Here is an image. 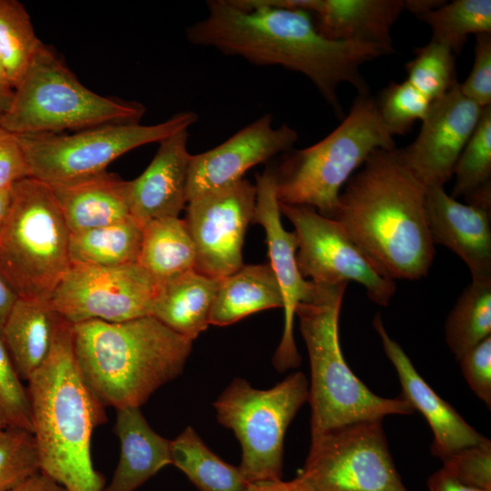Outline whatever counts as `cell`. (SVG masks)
<instances>
[{"label":"cell","mask_w":491,"mask_h":491,"mask_svg":"<svg viewBox=\"0 0 491 491\" xmlns=\"http://www.w3.org/2000/svg\"><path fill=\"white\" fill-rule=\"evenodd\" d=\"M206 5V15L186 29L190 43L304 75L340 118L339 85L348 83L358 94H368L361 66L394 53L379 45L329 39L308 12L268 0H210Z\"/></svg>","instance_id":"6da1fadb"},{"label":"cell","mask_w":491,"mask_h":491,"mask_svg":"<svg viewBox=\"0 0 491 491\" xmlns=\"http://www.w3.org/2000/svg\"><path fill=\"white\" fill-rule=\"evenodd\" d=\"M396 149L369 155L345 185L332 218L389 277L418 280L427 276L435 256L426 188Z\"/></svg>","instance_id":"7a4b0ae2"},{"label":"cell","mask_w":491,"mask_h":491,"mask_svg":"<svg viewBox=\"0 0 491 491\" xmlns=\"http://www.w3.org/2000/svg\"><path fill=\"white\" fill-rule=\"evenodd\" d=\"M27 384L40 472L67 491H104L91 439L94 429L106 422L105 406L80 374L73 325L60 316L50 353Z\"/></svg>","instance_id":"3957f363"},{"label":"cell","mask_w":491,"mask_h":491,"mask_svg":"<svg viewBox=\"0 0 491 491\" xmlns=\"http://www.w3.org/2000/svg\"><path fill=\"white\" fill-rule=\"evenodd\" d=\"M80 374L96 399L115 409L140 407L183 371L192 341L155 317L73 325Z\"/></svg>","instance_id":"277c9868"},{"label":"cell","mask_w":491,"mask_h":491,"mask_svg":"<svg viewBox=\"0 0 491 491\" xmlns=\"http://www.w3.org/2000/svg\"><path fill=\"white\" fill-rule=\"evenodd\" d=\"M347 285L314 283L309 297L296 308L310 362L311 438L351 423L415 412L401 396L385 398L373 393L346 364L338 319Z\"/></svg>","instance_id":"5b68a950"},{"label":"cell","mask_w":491,"mask_h":491,"mask_svg":"<svg viewBox=\"0 0 491 491\" xmlns=\"http://www.w3.org/2000/svg\"><path fill=\"white\" fill-rule=\"evenodd\" d=\"M377 149L396 144L383 124L376 100L358 94L349 114L324 139L286 152L274 170L279 203L307 205L332 218L342 187Z\"/></svg>","instance_id":"8992f818"},{"label":"cell","mask_w":491,"mask_h":491,"mask_svg":"<svg viewBox=\"0 0 491 491\" xmlns=\"http://www.w3.org/2000/svg\"><path fill=\"white\" fill-rule=\"evenodd\" d=\"M145 107L135 101L100 95L85 87L41 42L13 91L0 125L15 135L60 134L119 123H139Z\"/></svg>","instance_id":"52a82bcc"},{"label":"cell","mask_w":491,"mask_h":491,"mask_svg":"<svg viewBox=\"0 0 491 491\" xmlns=\"http://www.w3.org/2000/svg\"><path fill=\"white\" fill-rule=\"evenodd\" d=\"M69 238L52 187L34 177L15 183L0 229V275L18 297L49 301L70 266Z\"/></svg>","instance_id":"ba28073f"},{"label":"cell","mask_w":491,"mask_h":491,"mask_svg":"<svg viewBox=\"0 0 491 491\" xmlns=\"http://www.w3.org/2000/svg\"><path fill=\"white\" fill-rule=\"evenodd\" d=\"M308 396L306 376L294 372L269 389L235 377L214 402L217 421L240 442L248 483L282 479L285 434Z\"/></svg>","instance_id":"9c48e42d"},{"label":"cell","mask_w":491,"mask_h":491,"mask_svg":"<svg viewBox=\"0 0 491 491\" xmlns=\"http://www.w3.org/2000/svg\"><path fill=\"white\" fill-rule=\"evenodd\" d=\"M197 120L192 111L180 112L155 125L108 124L72 135H16L31 177L49 185L78 181L104 171L122 155L188 129Z\"/></svg>","instance_id":"30bf717a"},{"label":"cell","mask_w":491,"mask_h":491,"mask_svg":"<svg viewBox=\"0 0 491 491\" xmlns=\"http://www.w3.org/2000/svg\"><path fill=\"white\" fill-rule=\"evenodd\" d=\"M383 419L351 423L315 438L296 491H408L396 467Z\"/></svg>","instance_id":"8fae6325"},{"label":"cell","mask_w":491,"mask_h":491,"mask_svg":"<svg viewBox=\"0 0 491 491\" xmlns=\"http://www.w3.org/2000/svg\"><path fill=\"white\" fill-rule=\"evenodd\" d=\"M281 215L294 225L296 262L301 275L314 283L356 282L368 298L386 306L396 284L373 261L333 218L307 205L279 203Z\"/></svg>","instance_id":"7c38bea8"},{"label":"cell","mask_w":491,"mask_h":491,"mask_svg":"<svg viewBox=\"0 0 491 491\" xmlns=\"http://www.w3.org/2000/svg\"><path fill=\"white\" fill-rule=\"evenodd\" d=\"M160 283L139 263L117 266L71 264L49 300L72 325L118 323L152 316Z\"/></svg>","instance_id":"4fadbf2b"},{"label":"cell","mask_w":491,"mask_h":491,"mask_svg":"<svg viewBox=\"0 0 491 491\" xmlns=\"http://www.w3.org/2000/svg\"><path fill=\"white\" fill-rule=\"evenodd\" d=\"M256 199V185L243 178L187 202L184 220L195 249V271L221 280L243 266L242 247Z\"/></svg>","instance_id":"5bb4252c"},{"label":"cell","mask_w":491,"mask_h":491,"mask_svg":"<svg viewBox=\"0 0 491 491\" xmlns=\"http://www.w3.org/2000/svg\"><path fill=\"white\" fill-rule=\"evenodd\" d=\"M482 110L460 92L457 82L432 102L414 142L396 149L399 161L426 188L444 186L453 176Z\"/></svg>","instance_id":"9a60e30c"},{"label":"cell","mask_w":491,"mask_h":491,"mask_svg":"<svg viewBox=\"0 0 491 491\" xmlns=\"http://www.w3.org/2000/svg\"><path fill=\"white\" fill-rule=\"evenodd\" d=\"M256 187L253 222L265 229L269 265L282 293L285 314L283 335L273 364L278 371H285L297 367L301 361L293 335L294 317L297 305L309 297L314 283L306 280L299 271L296 233L286 231L281 223L274 170L268 168L257 175Z\"/></svg>","instance_id":"2e32d148"},{"label":"cell","mask_w":491,"mask_h":491,"mask_svg":"<svg viewBox=\"0 0 491 491\" xmlns=\"http://www.w3.org/2000/svg\"><path fill=\"white\" fill-rule=\"evenodd\" d=\"M297 140L295 129L273 127L272 115L265 114L219 145L191 155L186 201L242 180L251 167L290 151Z\"/></svg>","instance_id":"e0dca14e"},{"label":"cell","mask_w":491,"mask_h":491,"mask_svg":"<svg viewBox=\"0 0 491 491\" xmlns=\"http://www.w3.org/2000/svg\"><path fill=\"white\" fill-rule=\"evenodd\" d=\"M372 324L386 356L396 371L402 389L401 397L415 411L421 413L433 431L431 453L442 461L461 448L482 442L486 436L471 426L419 375L402 346L388 335L380 313L374 316Z\"/></svg>","instance_id":"ac0fdd59"},{"label":"cell","mask_w":491,"mask_h":491,"mask_svg":"<svg viewBox=\"0 0 491 491\" xmlns=\"http://www.w3.org/2000/svg\"><path fill=\"white\" fill-rule=\"evenodd\" d=\"M426 211L434 245L457 255L472 281L491 280V211L457 201L444 186L426 188Z\"/></svg>","instance_id":"d6986e66"},{"label":"cell","mask_w":491,"mask_h":491,"mask_svg":"<svg viewBox=\"0 0 491 491\" xmlns=\"http://www.w3.org/2000/svg\"><path fill=\"white\" fill-rule=\"evenodd\" d=\"M188 129L159 142L145 170L129 181L130 214L143 227L150 221L178 217L186 201V182L191 154Z\"/></svg>","instance_id":"ffe728a7"},{"label":"cell","mask_w":491,"mask_h":491,"mask_svg":"<svg viewBox=\"0 0 491 491\" xmlns=\"http://www.w3.org/2000/svg\"><path fill=\"white\" fill-rule=\"evenodd\" d=\"M280 5L308 12L318 32L329 39L391 50V28L405 11L403 0H280Z\"/></svg>","instance_id":"44dd1931"},{"label":"cell","mask_w":491,"mask_h":491,"mask_svg":"<svg viewBox=\"0 0 491 491\" xmlns=\"http://www.w3.org/2000/svg\"><path fill=\"white\" fill-rule=\"evenodd\" d=\"M70 233L109 225L131 216L129 181L104 171L50 185Z\"/></svg>","instance_id":"7402d4cb"},{"label":"cell","mask_w":491,"mask_h":491,"mask_svg":"<svg viewBox=\"0 0 491 491\" xmlns=\"http://www.w3.org/2000/svg\"><path fill=\"white\" fill-rule=\"evenodd\" d=\"M115 432L120 456L104 491H135L163 467L171 465L170 441L149 426L140 407L116 409Z\"/></svg>","instance_id":"603a6c76"},{"label":"cell","mask_w":491,"mask_h":491,"mask_svg":"<svg viewBox=\"0 0 491 491\" xmlns=\"http://www.w3.org/2000/svg\"><path fill=\"white\" fill-rule=\"evenodd\" d=\"M58 318L49 301L18 297L14 305L0 338L22 381H27L47 358Z\"/></svg>","instance_id":"cb8c5ba5"},{"label":"cell","mask_w":491,"mask_h":491,"mask_svg":"<svg viewBox=\"0 0 491 491\" xmlns=\"http://www.w3.org/2000/svg\"><path fill=\"white\" fill-rule=\"evenodd\" d=\"M215 280L195 270L160 283L152 316L193 341L209 324L218 287Z\"/></svg>","instance_id":"d4e9b609"},{"label":"cell","mask_w":491,"mask_h":491,"mask_svg":"<svg viewBox=\"0 0 491 491\" xmlns=\"http://www.w3.org/2000/svg\"><path fill=\"white\" fill-rule=\"evenodd\" d=\"M276 307H283V296L270 265H243L219 280L209 324L225 326Z\"/></svg>","instance_id":"484cf974"},{"label":"cell","mask_w":491,"mask_h":491,"mask_svg":"<svg viewBox=\"0 0 491 491\" xmlns=\"http://www.w3.org/2000/svg\"><path fill=\"white\" fill-rule=\"evenodd\" d=\"M142 232L138 263L159 283L194 270L195 249L184 219L153 220Z\"/></svg>","instance_id":"4316f807"},{"label":"cell","mask_w":491,"mask_h":491,"mask_svg":"<svg viewBox=\"0 0 491 491\" xmlns=\"http://www.w3.org/2000/svg\"><path fill=\"white\" fill-rule=\"evenodd\" d=\"M142 235V226L132 216L109 225L70 233V265L117 266L138 263Z\"/></svg>","instance_id":"83f0119b"},{"label":"cell","mask_w":491,"mask_h":491,"mask_svg":"<svg viewBox=\"0 0 491 491\" xmlns=\"http://www.w3.org/2000/svg\"><path fill=\"white\" fill-rule=\"evenodd\" d=\"M170 455L171 465L199 491H246L250 485L239 466L213 453L191 426L170 441Z\"/></svg>","instance_id":"f1b7e54d"},{"label":"cell","mask_w":491,"mask_h":491,"mask_svg":"<svg viewBox=\"0 0 491 491\" xmlns=\"http://www.w3.org/2000/svg\"><path fill=\"white\" fill-rule=\"evenodd\" d=\"M453 175V198L491 211V105L483 108Z\"/></svg>","instance_id":"f546056e"},{"label":"cell","mask_w":491,"mask_h":491,"mask_svg":"<svg viewBox=\"0 0 491 491\" xmlns=\"http://www.w3.org/2000/svg\"><path fill=\"white\" fill-rule=\"evenodd\" d=\"M41 44L25 7L0 0V87L13 92Z\"/></svg>","instance_id":"4dcf8cb0"},{"label":"cell","mask_w":491,"mask_h":491,"mask_svg":"<svg viewBox=\"0 0 491 491\" xmlns=\"http://www.w3.org/2000/svg\"><path fill=\"white\" fill-rule=\"evenodd\" d=\"M488 336H491V280L471 281L446 317V341L458 361Z\"/></svg>","instance_id":"1f68e13d"},{"label":"cell","mask_w":491,"mask_h":491,"mask_svg":"<svg viewBox=\"0 0 491 491\" xmlns=\"http://www.w3.org/2000/svg\"><path fill=\"white\" fill-rule=\"evenodd\" d=\"M432 32V41L459 55L471 35L491 33L490 0H454L419 16Z\"/></svg>","instance_id":"d6a6232c"},{"label":"cell","mask_w":491,"mask_h":491,"mask_svg":"<svg viewBox=\"0 0 491 491\" xmlns=\"http://www.w3.org/2000/svg\"><path fill=\"white\" fill-rule=\"evenodd\" d=\"M405 68L406 80L432 102L457 83L456 55L447 46L432 40L415 49V57Z\"/></svg>","instance_id":"836d02e7"},{"label":"cell","mask_w":491,"mask_h":491,"mask_svg":"<svg viewBox=\"0 0 491 491\" xmlns=\"http://www.w3.org/2000/svg\"><path fill=\"white\" fill-rule=\"evenodd\" d=\"M40 472L31 431L6 426L0 432V491H10Z\"/></svg>","instance_id":"e575fe53"},{"label":"cell","mask_w":491,"mask_h":491,"mask_svg":"<svg viewBox=\"0 0 491 491\" xmlns=\"http://www.w3.org/2000/svg\"><path fill=\"white\" fill-rule=\"evenodd\" d=\"M376 104L383 124L394 136L406 135L416 121H424L432 101L405 80L391 83L381 92Z\"/></svg>","instance_id":"d590c367"},{"label":"cell","mask_w":491,"mask_h":491,"mask_svg":"<svg viewBox=\"0 0 491 491\" xmlns=\"http://www.w3.org/2000/svg\"><path fill=\"white\" fill-rule=\"evenodd\" d=\"M0 422L5 426L33 431L27 388L23 385L1 338Z\"/></svg>","instance_id":"8d00e7d4"},{"label":"cell","mask_w":491,"mask_h":491,"mask_svg":"<svg viewBox=\"0 0 491 491\" xmlns=\"http://www.w3.org/2000/svg\"><path fill=\"white\" fill-rule=\"evenodd\" d=\"M442 468L459 482L476 488L491 490V442L466 446L442 460Z\"/></svg>","instance_id":"74e56055"},{"label":"cell","mask_w":491,"mask_h":491,"mask_svg":"<svg viewBox=\"0 0 491 491\" xmlns=\"http://www.w3.org/2000/svg\"><path fill=\"white\" fill-rule=\"evenodd\" d=\"M459 90L481 108L491 105V33L476 35L474 64Z\"/></svg>","instance_id":"f35d334b"},{"label":"cell","mask_w":491,"mask_h":491,"mask_svg":"<svg viewBox=\"0 0 491 491\" xmlns=\"http://www.w3.org/2000/svg\"><path fill=\"white\" fill-rule=\"evenodd\" d=\"M461 372L475 395L491 406V336L465 353L458 360Z\"/></svg>","instance_id":"ab89813d"},{"label":"cell","mask_w":491,"mask_h":491,"mask_svg":"<svg viewBox=\"0 0 491 491\" xmlns=\"http://www.w3.org/2000/svg\"><path fill=\"white\" fill-rule=\"evenodd\" d=\"M27 177L30 169L17 135L0 125V190Z\"/></svg>","instance_id":"60d3db41"},{"label":"cell","mask_w":491,"mask_h":491,"mask_svg":"<svg viewBox=\"0 0 491 491\" xmlns=\"http://www.w3.org/2000/svg\"><path fill=\"white\" fill-rule=\"evenodd\" d=\"M427 491H491L466 486L442 467L434 472L427 479Z\"/></svg>","instance_id":"b9f144b4"},{"label":"cell","mask_w":491,"mask_h":491,"mask_svg":"<svg viewBox=\"0 0 491 491\" xmlns=\"http://www.w3.org/2000/svg\"><path fill=\"white\" fill-rule=\"evenodd\" d=\"M10 491H67L63 486L42 472L33 476Z\"/></svg>","instance_id":"7bdbcfd3"},{"label":"cell","mask_w":491,"mask_h":491,"mask_svg":"<svg viewBox=\"0 0 491 491\" xmlns=\"http://www.w3.org/2000/svg\"><path fill=\"white\" fill-rule=\"evenodd\" d=\"M18 296L0 275V336Z\"/></svg>","instance_id":"ee69618b"},{"label":"cell","mask_w":491,"mask_h":491,"mask_svg":"<svg viewBox=\"0 0 491 491\" xmlns=\"http://www.w3.org/2000/svg\"><path fill=\"white\" fill-rule=\"evenodd\" d=\"M445 2L446 1L438 0H406L404 1V4L405 10L419 16L428 11L437 8Z\"/></svg>","instance_id":"f6af8a7d"},{"label":"cell","mask_w":491,"mask_h":491,"mask_svg":"<svg viewBox=\"0 0 491 491\" xmlns=\"http://www.w3.org/2000/svg\"><path fill=\"white\" fill-rule=\"evenodd\" d=\"M246 491H296L290 481H263L252 483Z\"/></svg>","instance_id":"bcb514c9"},{"label":"cell","mask_w":491,"mask_h":491,"mask_svg":"<svg viewBox=\"0 0 491 491\" xmlns=\"http://www.w3.org/2000/svg\"><path fill=\"white\" fill-rule=\"evenodd\" d=\"M12 203V187L0 190V229L5 224Z\"/></svg>","instance_id":"7dc6e473"},{"label":"cell","mask_w":491,"mask_h":491,"mask_svg":"<svg viewBox=\"0 0 491 491\" xmlns=\"http://www.w3.org/2000/svg\"><path fill=\"white\" fill-rule=\"evenodd\" d=\"M12 95L13 92L0 87V118L7 110L12 99Z\"/></svg>","instance_id":"c3c4849f"},{"label":"cell","mask_w":491,"mask_h":491,"mask_svg":"<svg viewBox=\"0 0 491 491\" xmlns=\"http://www.w3.org/2000/svg\"><path fill=\"white\" fill-rule=\"evenodd\" d=\"M6 426H5L1 422H0V432Z\"/></svg>","instance_id":"681fc988"}]
</instances>
